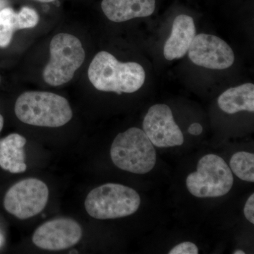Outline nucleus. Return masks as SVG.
I'll return each mask as SVG.
<instances>
[{
	"label": "nucleus",
	"instance_id": "2eb2a0df",
	"mask_svg": "<svg viewBox=\"0 0 254 254\" xmlns=\"http://www.w3.org/2000/svg\"><path fill=\"white\" fill-rule=\"evenodd\" d=\"M230 168L238 178L244 181L254 182V155L246 151L235 153L230 162Z\"/></svg>",
	"mask_w": 254,
	"mask_h": 254
},
{
	"label": "nucleus",
	"instance_id": "393cba45",
	"mask_svg": "<svg viewBox=\"0 0 254 254\" xmlns=\"http://www.w3.org/2000/svg\"><path fill=\"white\" fill-rule=\"evenodd\" d=\"M74 253L78 254V252H77V251H74V250H73V251H71V252H70V254H74Z\"/></svg>",
	"mask_w": 254,
	"mask_h": 254
},
{
	"label": "nucleus",
	"instance_id": "b1692460",
	"mask_svg": "<svg viewBox=\"0 0 254 254\" xmlns=\"http://www.w3.org/2000/svg\"><path fill=\"white\" fill-rule=\"evenodd\" d=\"M4 6V2L2 1V0H0V9Z\"/></svg>",
	"mask_w": 254,
	"mask_h": 254
},
{
	"label": "nucleus",
	"instance_id": "a211bd4d",
	"mask_svg": "<svg viewBox=\"0 0 254 254\" xmlns=\"http://www.w3.org/2000/svg\"><path fill=\"white\" fill-rule=\"evenodd\" d=\"M198 249L195 244L190 242H182L169 252V254H198Z\"/></svg>",
	"mask_w": 254,
	"mask_h": 254
},
{
	"label": "nucleus",
	"instance_id": "20e7f679",
	"mask_svg": "<svg viewBox=\"0 0 254 254\" xmlns=\"http://www.w3.org/2000/svg\"><path fill=\"white\" fill-rule=\"evenodd\" d=\"M141 198L136 190L125 185L108 183L91 190L85 208L92 218L109 220L125 218L136 213Z\"/></svg>",
	"mask_w": 254,
	"mask_h": 254
},
{
	"label": "nucleus",
	"instance_id": "39448f33",
	"mask_svg": "<svg viewBox=\"0 0 254 254\" xmlns=\"http://www.w3.org/2000/svg\"><path fill=\"white\" fill-rule=\"evenodd\" d=\"M50 60L43 71L44 81L53 86H59L71 81L81 67L86 53L81 41L68 33H60L50 45Z\"/></svg>",
	"mask_w": 254,
	"mask_h": 254
},
{
	"label": "nucleus",
	"instance_id": "f03ea898",
	"mask_svg": "<svg viewBox=\"0 0 254 254\" xmlns=\"http://www.w3.org/2000/svg\"><path fill=\"white\" fill-rule=\"evenodd\" d=\"M14 111L23 123L53 128L64 126L73 117L68 100L50 92H25L16 100Z\"/></svg>",
	"mask_w": 254,
	"mask_h": 254
},
{
	"label": "nucleus",
	"instance_id": "f3484780",
	"mask_svg": "<svg viewBox=\"0 0 254 254\" xmlns=\"http://www.w3.org/2000/svg\"><path fill=\"white\" fill-rule=\"evenodd\" d=\"M16 27L17 30L35 27L39 21V16L36 10L24 6L16 13Z\"/></svg>",
	"mask_w": 254,
	"mask_h": 254
},
{
	"label": "nucleus",
	"instance_id": "f8f14e48",
	"mask_svg": "<svg viewBox=\"0 0 254 254\" xmlns=\"http://www.w3.org/2000/svg\"><path fill=\"white\" fill-rule=\"evenodd\" d=\"M102 9L113 22H125L135 18L153 14L155 0H103Z\"/></svg>",
	"mask_w": 254,
	"mask_h": 254
},
{
	"label": "nucleus",
	"instance_id": "4468645a",
	"mask_svg": "<svg viewBox=\"0 0 254 254\" xmlns=\"http://www.w3.org/2000/svg\"><path fill=\"white\" fill-rule=\"evenodd\" d=\"M219 108L227 114L233 115L241 111L254 112V85L245 83L229 88L218 98Z\"/></svg>",
	"mask_w": 254,
	"mask_h": 254
},
{
	"label": "nucleus",
	"instance_id": "0eeeda50",
	"mask_svg": "<svg viewBox=\"0 0 254 254\" xmlns=\"http://www.w3.org/2000/svg\"><path fill=\"white\" fill-rule=\"evenodd\" d=\"M49 190L44 182L35 178L21 180L6 192L4 206L8 213L20 220L38 215L46 208Z\"/></svg>",
	"mask_w": 254,
	"mask_h": 254
},
{
	"label": "nucleus",
	"instance_id": "9b49d317",
	"mask_svg": "<svg viewBox=\"0 0 254 254\" xmlns=\"http://www.w3.org/2000/svg\"><path fill=\"white\" fill-rule=\"evenodd\" d=\"M196 33L193 18L181 14L174 20L172 33L164 46V57L167 60L180 59L188 53Z\"/></svg>",
	"mask_w": 254,
	"mask_h": 254
},
{
	"label": "nucleus",
	"instance_id": "5701e85b",
	"mask_svg": "<svg viewBox=\"0 0 254 254\" xmlns=\"http://www.w3.org/2000/svg\"><path fill=\"white\" fill-rule=\"evenodd\" d=\"M36 1H41V2H51L54 0H36Z\"/></svg>",
	"mask_w": 254,
	"mask_h": 254
},
{
	"label": "nucleus",
	"instance_id": "6ab92c4d",
	"mask_svg": "<svg viewBox=\"0 0 254 254\" xmlns=\"http://www.w3.org/2000/svg\"><path fill=\"white\" fill-rule=\"evenodd\" d=\"M245 218L254 224V194L249 197L248 200L246 202L245 209H244Z\"/></svg>",
	"mask_w": 254,
	"mask_h": 254
},
{
	"label": "nucleus",
	"instance_id": "ddd939ff",
	"mask_svg": "<svg viewBox=\"0 0 254 254\" xmlns=\"http://www.w3.org/2000/svg\"><path fill=\"white\" fill-rule=\"evenodd\" d=\"M26 143V138L18 133H11L0 140V167L3 170L14 174L26 171L23 150Z\"/></svg>",
	"mask_w": 254,
	"mask_h": 254
},
{
	"label": "nucleus",
	"instance_id": "4be33fe9",
	"mask_svg": "<svg viewBox=\"0 0 254 254\" xmlns=\"http://www.w3.org/2000/svg\"><path fill=\"white\" fill-rule=\"evenodd\" d=\"M234 254H245V252H243V251L242 250H237L235 251V252L233 253Z\"/></svg>",
	"mask_w": 254,
	"mask_h": 254
},
{
	"label": "nucleus",
	"instance_id": "412c9836",
	"mask_svg": "<svg viewBox=\"0 0 254 254\" xmlns=\"http://www.w3.org/2000/svg\"><path fill=\"white\" fill-rule=\"evenodd\" d=\"M3 126H4V118L0 115V131L2 129Z\"/></svg>",
	"mask_w": 254,
	"mask_h": 254
},
{
	"label": "nucleus",
	"instance_id": "6e6552de",
	"mask_svg": "<svg viewBox=\"0 0 254 254\" xmlns=\"http://www.w3.org/2000/svg\"><path fill=\"white\" fill-rule=\"evenodd\" d=\"M143 128L150 142L158 148L180 146L185 141L173 112L167 105L150 107L143 120Z\"/></svg>",
	"mask_w": 254,
	"mask_h": 254
},
{
	"label": "nucleus",
	"instance_id": "9d476101",
	"mask_svg": "<svg viewBox=\"0 0 254 254\" xmlns=\"http://www.w3.org/2000/svg\"><path fill=\"white\" fill-rule=\"evenodd\" d=\"M81 237V227L77 222L72 219L58 218L38 227L32 241L42 250L60 251L76 245Z\"/></svg>",
	"mask_w": 254,
	"mask_h": 254
},
{
	"label": "nucleus",
	"instance_id": "1a4fd4ad",
	"mask_svg": "<svg viewBox=\"0 0 254 254\" xmlns=\"http://www.w3.org/2000/svg\"><path fill=\"white\" fill-rule=\"evenodd\" d=\"M188 53L192 63L210 69H225L235 62V54L230 46L213 35H195Z\"/></svg>",
	"mask_w": 254,
	"mask_h": 254
},
{
	"label": "nucleus",
	"instance_id": "aec40b11",
	"mask_svg": "<svg viewBox=\"0 0 254 254\" xmlns=\"http://www.w3.org/2000/svg\"><path fill=\"white\" fill-rule=\"evenodd\" d=\"M188 131L190 134L198 136L203 131V127H202L199 123H193L190 125Z\"/></svg>",
	"mask_w": 254,
	"mask_h": 254
},
{
	"label": "nucleus",
	"instance_id": "423d86ee",
	"mask_svg": "<svg viewBox=\"0 0 254 254\" xmlns=\"http://www.w3.org/2000/svg\"><path fill=\"white\" fill-rule=\"evenodd\" d=\"M234 184L233 175L226 162L217 155L200 158L197 170L187 178V187L198 198H214L226 195Z\"/></svg>",
	"mask_w": 254,
	"mask_h": 254
},
{
	"label": "nucleus",
	"instance_id": "dca6fc26",
	"mask_svg": "<svg viewBox=\"0 0 254 254\" xmlns=\"http://www.w3.org/2000/svg\"><path fill=\"white\" fill-rule=\"evenodd\" d=\"M16 13L11 8L0 10V48L9 46L16 27Z\"/></svg>",
	"mask_w": 254,
	"mask_h": 254
},
{
	"label": "nucleus",
	"instance_id": "7ed1b4c3",
	"mask_svg": "<svg viewBox=\"0 0 254 254\" xmlns=\"http://www.w3.org/2000/svg\"><path fill=\"white\" fill-rule=\"evenodd\" d=\"M110 156L118 168L138 175L150 173L156 163L154 145L136 127L119 133L112 144Z\"/></svg>",
	"mask_w": 254,
	"mask_h": 254
},
{
	"label": "nucleus",
	"instance_id": "f257e3e1",
	"mask_svg": "<svg viewBox=\"0 0 254 254\" xmlns=\"http://www.w3.org/2000/svg\"><path fill=\"white\" fill-rule=\"evenodd\" d=\"M88 76L98 91L118 94L138 91L145 80V70L140 64L121 63L106 51L95 55L88 68Z\"/></svg>",
	"mask_w": 254,
	"mask_h": 254
}]
</instances>
